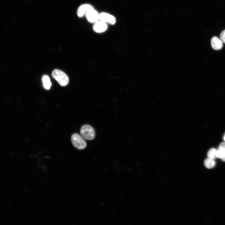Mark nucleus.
Instances as JSON below:
<instances>
[{
	"instance_id": "f257e3e1",
	"label": "nucleus",
	"mask_w": 225,
	"mask_h": 225,
	"mask_svg": "<svg viewBox=\"0 0 225 225\" xmlns=\"http://www.w3.org/2000/svg\"><path fill=\"white\" fill-rule=\"evenodd\" d=\"M52 75L62 86H66L69 82V79L68 76L61 70L57 69L54 70L52 72Z\"/></svg>"
},
{
	"instance_id": "f03ea898",
	"label": "nucleus",
	"mask_w": 225,
	"mask_h": 225,
	"mask_svg": "<svg viewBox=\"0 0 225 225\" xmlns=\"http://www.w3.org/2000/svg\"><path fill=\"white\" fill-rule=\"evenodd\" d=\"M80 133L81 136L86 140H92L95 136V132L94 128L90 125L88 124L84 125L82 127Z\"/></svg>"
},
{
	"instance_id": "7ed1b4c3",
	"label": "nucleus",
	"mask_w": 225,
	"mask_h": 225,
	"mask_svg": "<svg viewBox=\"0 0 225 225\" xmlns=\"http://www.w3.org/2000/svg\"><path fill=\"white\" fill-rule=\"evenodd\" d=\"M71 140L73 145L79 150H82L86 147L87 143L83 138L77 133H74L71 136Z\"/></svg>"
},
{
	"instance_id": "20e7f679",
	"label": "nucleus",
	"mask_w": 225,
	"mask_h": 225,
	"mask_svg": "<svg viewBox=\"0 0 225 225\" xmlns=\"http://www.w3.org/2000/svg\"><path fill=\"white\" fill-rule=\"evenodd\" d=\"M99 14L97 11L93 8L89 9L85 15L87 20L89 22L95 23L99 20Z\"/></svg>"
},
{
	"instance_id": "39448f33",
	"label": "nucleus",
	"mask_w": 225,
	"mask_h": 225,
	"mask_svg": "<svg viewBox=\"0 0 225 225\" xmlns=\"http://www.w3.org/2000/svg\"><path fill=\"white\" fill-rule=\"evenodd\" d=\"M99 20L106 23L111 24H114L116 19L114 17L108 13L102 12L99 14Z\"/></svg>"
},
{
	"instance_id": "423d86ee",
	"label": "nucleus",
	"mask_w": 225,
	"mask_h": 225,
	"mask_svg": "<svg viewBox=\"0 0 225 225\" xmlns=\"http://www.w3.org/2000/svg\"><path fill=\"white\" fill-rule=\"evenodd\" d=\"M93 27L95 32L101 33L105 32L107 29L108 26L106 23L101 21H98L94 23Z\"/></svg>"
},
{
	"instance_id": "0eeeda50",
	"label": "nucleus",
	"mask_w": 225,
	"mask_h": 225,
	"mask_svg": "<svg viewBox=\"0 0 225 225\" xmlns=\"http://www.w3.org/2000/svg\"><path fill=\"white\" fill-rule=\"evenodd\" d=\"M211 42L212 47L215 50H220L223 47V42L220 39L217 37L215 36L212 37L211 40Z\"/></svg>"
},
{
	"instance_id": "6e6552de",
	"label": "nucleus",
	"mask_w": 225,
	"mask_h": 225,
	"mask_svg": "<svg viewBox=\"0 0 225 225\" xmlns=\"http://www.w3.org/2000/svg\"><path fill=\"white\" fill-rule=\"evenodd\" d=\"M93 7L90 4H85L81 5L78 8L77 14L79 17H81L86 15L87 12Z\"/></svg>"
},
{
	"instance_id": "1a4fd4ad",
	"label": "nucleus",
	"mask_w": 225,
	"mask_h": 225,
	"mask_svg": "<svg viewBox=\"0 0 225 225\" xmlns=\"http://www.w3.org/2000/svg\"><path fill=\"white\" fill-rule=\"evenodd\" d=\"M225 155V142H222L216 150V156L218 158H222Z\"/></svg>"
},
{
	"instance_id": "9d476101",
	"label": "nucleus",
	"mask_w": 225,
	"mask_h": 225,
	"mask_svg": "<svg viewBox=\"0 0 225 225\" xmlns=\"http://www.w3.org/2000/svg\"><path fill=\"white\" fill-rule=\"evenodd\" d=\"M204 164L207 168L211 169L215 166L216 162L214 159L208 158L205 160Z\"/></svg>"
},
{
	"instance_id": "9b49d317",
	"label": "nucleus",
	"mask_w": 225,
	"mask_h": 225,
	"mask_svg": "<svg viewBox=\"0 0 225 225\" xmlns=\"http://www.w3.org/2000/svg\"><path fill=\"white\" fill-rule=\"evenodd\" d=\"M42 80L44 88L46 89H49L51 86V83L49 77L47 75L44 76Z\"/></svg>"
},
{
	"instance_id": "f8f14e48",
	"label": "nucleus",
	"mask_w": 225,
	"mask_h": 225,
	"mask_svg": "<svg viewBox=\"0 0 225 225\" xmlns=\"http://www.w3.org/2000/svg\"><path fill=\"white\" fill-rule=\"evenodd\" d=\"M216 150L214 148L210 149L208 152L207 155L208 158L215 159L216 157Z\"/></svg>"
},
{
	"instance_id": "ddd939ff",
	"label": "nucleus",
	"mask_w": 225,
	"mask_h": 225,
	"mask_svg": "<svg viewBox=\"0 0 225 225\" xmlns=\"http://www.w3.org/2000/svg\"><path fill=\"white\" fill-rule=\"evenodd\" d=\"M220 39L223 43H225V30L223 31L221 33Z\"/></svg>"
},
{
	"instance_id": "4468645a",
	"label": "nucleus",
	"mask_w": 225,
	"mask_h": 225,
	"mask_svg": "<svg viewBox=\"0 0 225 225\" xmlns=\"http://www.w3.org/2000/svg\"><path fill=\"white\" fill-rule=\"evenodd\" d=\"M223 162H225V155L224 156L221 158Z\"/></svg>"
},
{
	"instance_id": "2eb2a0df",
	"label": "nucleus",
	"mask_w": 225,
	"mask_h": 225,
	"mask_svg": "<svg viewBox=\"0 0 225 225\" xmlns=\"http://www.w3.org/2000/svg\"><path fill=\"white\" fill-rule=\"evenodd\" d=\"M224 140L225 141V136H224Z\"/></svg>"
}]
</instances>
